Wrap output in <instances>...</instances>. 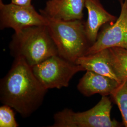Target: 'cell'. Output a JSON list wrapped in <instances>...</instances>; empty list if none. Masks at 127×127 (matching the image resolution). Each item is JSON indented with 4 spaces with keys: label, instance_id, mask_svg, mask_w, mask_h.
Masks as SVG:
<instances>
[{
    "label": "cell",
    "instance_id": "cell-1",
    "mask_svg": "<svg viewBox=\"0 0 127 127\" xmlns=\"http://www.w3.org/2000/svg\"><path fill=\"white\" fill-rule=\"evenodd\" d=\"M47 91L25 60L16 57L9 72L0 81V100L23 118H27L41 106Z\"/></svg>",
    "mask_w": 127,
    "mask_h": 127
},
{
    "label": "cell",
    "instance_id": "cell-2",
    "mask_svg": "<svg viewBox=\"0 0 127 127\" xmlns=\"http://www.w3.org/2000/svg\"><path fill=\"white\" fill-rule=\"evenodd\" d=\"M9 48L14 58H23L31 67L51 56L58 55L47 26L27 27L15 32Z\"/></svg>",
    "mask_w": 127,
    "mask_h": 127
},
{
    "label": "cell",
    "instance_id": "cell-3",
    "mask_svg": "<svg viewBox=\"0 0 127 127\" xmlns=\"http://www.w3.org/2000/svg\"><path fill=\"white\" fill-rule=\"evenodd\" d=\"M44 16L48 21L47 27L57 48L58 55L75 63L77 59L85 55L91 46L87 37L85 23L82 19L64 21Z\"/></svg>",
    "mask_w": 127,
    "mask_h": 127
},
{
    "label": "cell",
    "instance_id": "cell-4",
    "mask_svg": "<svg viewBox=\"0 0 127 127\" xmlns=\"http://www.w3.org/2000/svg\"><path fill=\"white\" fill-rule=\"evenodd\" d=\"M112 102L107 96H102L98 104L91 109L76 113L65 108L55 114L54 123L50 127H118L116 120H112Z\"/></svg>",
    "mask_w": 127,
    "mask_h": 127
},
{
    "label": "cell",
    "instance_id": "cell-5",
    "mask_svg": "<svg viewBox=\"0 0 127 127\" xmlns=\"http://www.w3.org/2000/svg\"><path fill=\"white\" fill-rule=\"evenodd\" d=\"M32 69L37 80L47 90L67 87L75 74L85 71L82 66L59 55L51 56Z\"/></svg>",
    "mask_w": 127,
    "mask_h": 127
},
{
    "label": "cell",
    "instance_id": "cell-6",
    "mask_svg": "<svg viewBox=\"0 0 127 127\" xmlns=\"http://www.w3.org/2000/svg\"><path fill=\"white\" fill-rule=\"evenodd\" d=\"M120 2L119 17L115 21L102 27L95 42L88 48L85 55L115 47L127 50V0H121Z\"/></svg>",
    "mask_w": 127,
    "mask_h": 127
},
{
    "label": "cell",
    "instance_id": "cell-7",
    "mask_svg": "<svg viewBox=\"0 0 127 127\" xmlns=\"http://www.w3.org/2000/svg\"><path fill=\"white\" fill-rule=\"evenodd\" d=\"M45 17L34 7L21 6L13 3L5 4L0 0V28H11L18 32L27 27L47 26Z\"/></svg>",
    "mask_w": 127,
    "mask_h": 127
},
{
    "label": "cell",
    "instance_id": "cell-8",
    "mask_svg": "<svg viewBox=\"0 0 127 127\" xmlns=\"http://www.w3.org/2000/svg\"><path fill=\"white\" fill-rule=\"evenodd\" d=\"M85 0H49L40 13L64 21L82 20Z\"/></svg>",
    "mask_w": 127,
    "mask_h": 127
},
{
    "label": "cell",
    "instance_id": "cell-9",
    "mask_svg": "<svg viewBox=\"0 0 127 127\" xmlns=\"http://www.w3.org/2000/svg\"><path fill=\"white\" fill-rule=\"evenodd\" d=\"M85 7L88 11L85 29L91 45L96 40L100 28L106 23L115 21L117 18L104 9L99 0H85Z\"/></svg>",
    "mask_w": 127,
    "mask_h": 127
},
{
    "label": "cell",
    "instance_id": "cell-10",
    "mask_svg": "<svg viewBox=\"0 0 127 127\" xmlns=\"http://www.w3.org/2000/svg\"><path fill=\"white\" fill-rule=\"evenodd\" d=\"M120 83L114 79L86 71L80 80L77 89L85 96H90L96 93L107 96L111 95Z\"/></svg>",
    "mask_w": 127,
    "mask_h": 127
},
{
    "label": "cell",
    "instance_id": "cell-11",
    "mask_svg": "<svg viewBox=\"0 0 127 127\" xmlns=\"http://www.w3.org/2000/svg\"><path fill=\"white\" fill-rule=\"evenodd\" d=\"M85 71H90L114 79L120 83L111 62L109 49L100 50L92 54L84 55L75 62Z\"/></svg>",
    "mask_w": 127,
    "mask_h": 127
},
{
    "label": "cell",
    "instance_id": "cell-12",
    "mask_svg": "<svg viewBox=\"0 0 127 127\" xmlns=\"http://www.w3.org/2000/svg\"><path fill=\"white\" fill-rule=\"evenodd\" d=\"M109 50L112 65L120 81H127V50L115 47Z\"/></svg>",
    "mask_w": 127,
    "mask_h": 127
},
{
    "label": "cell",
    "instance_id": "cell-13",
    "mask_svg": "<svg viewBox=\"0 0 127 127\" xmlns=\"http://www.w3.org/2000/svg\"><path fill=\"white\" fill-rule=\"evenodd\" d=\"M111 95L120 111L124 126L127 127V81L122 82Z\"/></svg>",
    "mask_w": 127,
    "mask_h": 127
},
{
    "label": "cell",
    "instance_id": "cell-14",
    "mask_svg": "<svg viewBox=\"0 0 127 127\" xmlns=\"http://www.w3.org/2000/svg\"><path fill=\"white\" fill-rule=\"evenodd\" d=\"M18 124L15 118L12 107L3 104L0 107V127H17Z\"/></svg>",
    "mask_w": 127,
    "mask_h": 127
},
{
    "label": "cell",
    "instance_id": "cell-15",
    "mask_svg": "<svg viewBox=\"0 0 127 127\" xmlns=\"http://www.w3.org/2000/svg\"><path fill=\"white\" fill-rule=\"evenodd\" d=\"M32 0H11V3L21 6H30Z\"/></svg>",
    "mask_w": 127,
    "mask_h": 127
}]
</instances>
